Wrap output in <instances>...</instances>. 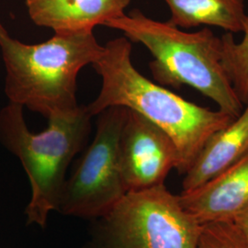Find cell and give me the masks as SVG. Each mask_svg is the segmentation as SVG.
<instances>
[{
	"label": "cell",
	"instance_id": "8992f818",
	"mask_svg": "<svg viewBox=\"0 0 248 248\" xmlns=\"http://www.w3.org/2000/svg\"><path fill=\"white\" fill-rule=\"evenodd\" d=\"M128 108H107L98 114L95 137L62 186L57 212L94 220L127 192L119 165V139Z\"/></svg>",
	"mask_w": 248,
	"mask_h": 248
},
{
	"label": "cell",
	"instance_id": "5bb4252c",
	"mask_svg": "<svg viewBox=\"0 0 248 248\" xmlns=\"http://www.w3.org/2000/svg\"><path fill=\"white\" fill-rule=\"evenodd\" d=\"M248 246V205L230 221Z\"/></svg>",
	"mask_w": 248,
	"mask_h": 248
},
{
	"label": "cell",
	"instance_id": "277c9868",
	"mask_svg": "<svg viewBox=\"0 0 248 248\" xmlns=\"http://www.w3.org/2000/svg\"><path fill=\"white\" fill-rule=\"evenodd\" d=\"M87 106L68 116L48 119L42 133H32L23 108L10 103L0 110V143L20 161L29 177L31 195L25 210L27 224L45 228L49 214L56 211L66 171L84 150L91 132Z\"/></svg>",
	"mask_w": 248,
	"mask_h": 248
},
{
	"label": "cell",
	"instance_id": "ba28073f",
	"mask_svg": "<svg viewBox=\"0 0 248 248\" xmlns=\"http://www.w3.org/2000/svg\"><path fill=\"white\" fill-rule=\"evenodd\" d=\"M200 224L230 222L248 205V155L194 189L178 195Z\"/></svg>",
	"mask_w": 248,
	"mask_h": 248
},
{
	"label": "cell",
	"instance_id": "6da1fadb",
	"mask_svg": "<svg viewBox=\"0 0 248 248\" xmlns=\"http://www.w3.org/2000/svg\"><path fill=\"white\" fill-rule=\"evenodd\" d=\"M101 77L98 96L87 105L97 116L112 106L125 107L144 116L168 133L178 155L176 170L185 175L213 134L234 119L220 109L200 106L148 79L132 61V43L119 37L103 45L93 64Z\"/></svg>",
	"mask_w": 248,
	"mask_h": 248
},
{
	"label": "cell",
	"instance_id": "52a82bcc",
	"mask_svg": "<svg viewBox=\"0 0 248 248\" xmlns=\"http://www.w3.org/2000/svg\"><path fill=\"white\" fill-rule=\"evenodd\" d=\"M177 163V147L169 134L128 108L119 139V165L126 191L164 184Z\"/></svg>",
	"mask_w": 248,
	"mask_h": 248
},
{
	"label": "cell",
	"instance_id": "7a4b0ae2",
	"mask_svg": "<svg viewBox=\"0 0 248 248\" xmlns=\"http://www.w3.org/2000/svg\"><path fill=\"white\" fill-rule=\"evenodd\" d=\"M103 45L93 31L54 32L38 45L10 35L0 22V52L6 69L5 94L10 103L47 120L76 113L77 81L81 69L98 60Z\"/></svg>",
	"mask_w": 248,
	"mask_h": 248
},
{
	"label": "cell",
	"instance_id": "3957f363",
	"mask_svg": "<svg viewBox=\"0 0 248 248\" xmlns=\"http://www.w3.org/2000/svg\"><path fill=\"white\" fill-rule=\"evenodd\" d=\"M104 26L121 31L131 43L145 46L154 57L149 66L157 84L193 88L233 118L244 109L223 65L222 39L208 27L186 32L169 21L148 18L139 9L112 18Z\"/></svg>",
	"mask_w": 248,
	"mask_h": 248
},
{
	"label": "cell",
	"instance_id": "8fae6325",
	"mask_svg": "<svg viewBox=\"0 0 248 248\" xmlns=\"http://www.w3.org/2000/svg\"><path fill=\"white\" fill-rule=\"evenodd\" d=\"M169 21L179 29L217 27L229 33L243 32L248 14L245 0H164Z\"/></svg>",
	"mask_w": 248,
	"mask_h": 248
},
{
	"label": "cell",
	"instance_id": "4fadbf2b",
	"mask_svg": "<svg viewBox=\"0 0 248 248\" xmlns=\"http://www.w3.org/2000/svg\"><path fill=\"white\" fill-rule=\"evenodd\" d=\"M196 248H248L231 222H210L202 225Z\"/></svg>",
	"mask_w": 248,
	"mask_h": 248
},
{
	"label": "cell",
	"instance_id": "9c48e42d",
	"mask_svg": "<svg viewBox=\"0 0 248 248\" xmlns=\"http://www.w3.org/2000/svg\"><path fill=\"white\" fill-rule=\"evenodd\" d=\"M131 0H25L37 26L54 32L93 31L125 13Z\"/></svg>",
	"mask_w": 248,
	"mask_h": 248
},
{
	"label": "cell",
	"instance_id": "7c38bea8",
	"mask_svg": "<svg viewBox=\"0 0 248 248\" xmlns=\"http://www.w3.org/2000/svg\"><path fill=\"white\" fill-rule=\"evenodd\" d=\"M241 42L232 33L225 32L222 39V62L240 101L248 103V14Z\"/></svg>",
	"mask_w": 248,
	"mask_h": 248
},
{
	"label": "cell",
	"instance_id": "30bf717a",
	"mask_svg": "<svg viewBox=\"0 0 248 248\" xmlns=\"http://www.w3.org/2000/svg\"><path fill=\"white\" fill-rule=\"evenodd\" d=\"M248 155V103L239 116L206 142L184 175L181 192L202 185Z\"/></svg>",
	"mask_w": 248,
	"mask_h": 248
},
{
	"label": "cell",
	"instance_id": "5b68a950",
	"mask_svg": "<svg viewBox=\"0 0 248 248\" xmlns=\"http://www.w3.org/2000/svg\"><path fill=\"white\" fill-rule=\"evenodd\" d=\"M92 221L84 248H196L202 229L165 184L126 192Z\"/></svg>",
	"mask_w": 248,
	"mask_h": 248
}]
</instances>
